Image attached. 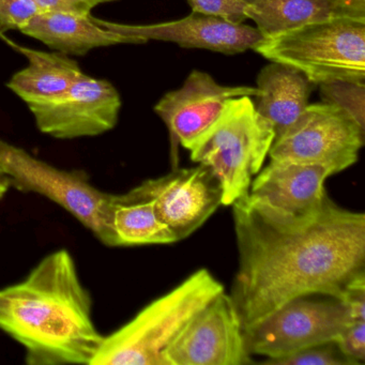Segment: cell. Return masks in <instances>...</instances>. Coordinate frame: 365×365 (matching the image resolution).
<instances>
[{"mask_svg":"<svg viewBox=\"0 0 365 365\" xmlns=\"http://www.w3.org/2000/svg\"><path fill=\"white\" fill-rule=\"evenodd\" d=\"M239 268L232 297L243 330L292 299H341L365 277V215L327 196L319 209L294 215L250 195L232 205Z\"/></svg>","mask_w":365,"mask_h":365,"instance_id":"obj_1","label":"cell"},{"mask_svg":"<svg viewBox=\"0 0 365 365\" xmlns=\"http://www.w3.org/2000/svg\"><path fill=\"white\" fill-rule=\"evenodd\" d=\"M68 250L48 254L23 281L0 288V330L29 365H91L104 336Z\"/></svg>","mask_w":365,"mask_h":365,"instance_id":"obj_2","label":"cell"},{"mask_svg":"<svg viewBox=\"0 0 365 365\" xmlns=\"http://www.w3.org/2000/svg\"><path fill=\"white\" fill-rule=\"evenodd\" d=\"M224 292L223 284L207 269L192 273L118 330L104 336L91 365H165L164 352Z\"/></svg>","mask_w":365,"mask_h":365,"instance_id":"obj_3","label":"cell"},{"mask_svg":"<svg viewBox=\"0 0 365 365\" xmlns=\"http://www.w3.org/2000/svg\"><path fill=\"white\" fill-rule=\"evenodd\" d=\"M275 138L268 120L256 110L251 97L228 100L215 123L191 145L190 158L208 166L222 187V205L232 206L249 195Z\"/></svg>","mask_w":365,"mask_h":365,"instance_id":"obj_4","label":"cell"},{"mask_svg":"<svg viewBox=\"0 0 365 365\" xmlns=\"http://www.w3.org/2000/svg\"><path fill=\"white\" fill-rule=\"evenodd\" d=\"M270 61L294 68L315 85L333 81L365 84V22L331 19L304 25L253 48Z\"/></svg>","mask_w":365,"mask_h":365,"instance_id":"obj_5","label":"cell"},{"mask_svg":"<svg viewBox=\"0 0 365 365\" xmlns=\"http://www.w3.org/2000/svg\"><path fill=\"white\" fill-rule=\"evenodd\" d=\"M0 172L11 187L44 196L78 220L102 245L115 247L110 226L114 194L98 189L82 170L56 168L24 148L0 140Z\"/></svg>","mask_w":365,"mask_h":365,"instance_id":"obj_6","label":"cell"},{"mask_svg":"<svg viewBox=\"0 0 365 365\" xmlns=\"http://www.w3.org/2000/svg\"><path fill=\"white\" fill-rule=\"evenodd\" d=\"M351 320L341 299L304 294L288 301L243 333L250 354L266 356L264 364L311 346L335 341Z\"/></svg>","mask_w":365,"mask_h":365,"instance_id":"obj_7","label":"cell"},{"mask_svg":"<svg viewBox=\"0 0 365 365\" xmlns=\"http://www.w3.org/2000/svg\"><path fill=\"white\" fill-rule=\"evenodd\" d=\"M364 136L365 129L337 106L309 104L294 125L273 140L268 155L271 160L318 164L335 175L358 161Z\"/></svg>","mask_w":365,"mask_h":365,"instance_id":"obj_8","label":"cell"},{"mask_svg":"<svg viewBox=\"0 0 365 365\" xmlns=\"http://www.w3.org/2000/svg\"><path fill=\"white\" fill-rule=\"evenodd\" d=\"M41 133L57 140L93 138L116 127L121 108L117 89L83 76L58 97L27 104Z\"/></svg>","mask_w":365,"mask_h":365,"instance_id":"obj_9","label":"cell"},{"mask_svg":"<svg viewBox=\"0 0 365 365\" xmlns=\"http://www.w3.org/2000/svg\"><path fill=\"white\" fill-rule=\"evenodd\" d=\"M165 365L253 364L240 316L225 292L211 301L164 352Z\"/></svg>","mask_w":365,"mask_h":365,"instance_id":"obj_10","label":"cell"},{"mask_svg":"<svg viewBox=\"0 0 365 365\" xmlns=\"http://www.w3.org/2000/svg\"><path fill=\"white\" fill-rule=\"evenodd\" d=\"M150 198L155 213L177 241L187 238L222 206V187L208 166L174 168L172 173L148 179L134 187Z\"/></svg>","mask_w":365,"mask_h":365,"instance_id":"obj_11","label":"cell"},{"mask_svg":"<svg viewBox=\"0 0 365 365\" xmlns=\"http://www.w3.org/2000/svg\"><path fill=\"white\" fill-rule=\"evenodd\" d=\"M258 95L257 87L223 86L208 73L193 70L181 88L166 93L155 106V112L170 131L174 168L178 163V144L189 149L215 123L228 100Z\"/></svg>","mask_w":365,"mask_h":365,"instance_id":"obj_12","label":"cell"},{"mask_svg":"<svg viewBox=\"0 0 365 365\" xmlns=\"http://www.w3.org/2000/svg\"><path fill=\"white\" fill-rule=\"evenodd\" d=\"M104 29L129 37L174 42L182 48H204L225 55L253 50L264 39L257 29L217 16L192 14L182 20L153 25H125L95 18Z\"/></svg>","mask_w":365,"mask_h":365,"instance_id":"obj_13","label":"cell"},{"mask_svg":"<svg viewBox=\"0 0 365 365\" xmlns=\"http://www.w3.org/2000/svg\"><path fill=\"white\" fill-rule=\"evenodd\" d=\"M330 176L332 172L318 164L270 159L252 181L249 195L290 215H309L328 196L324 182Z\"/></svg>","mask_w":365,"mask_h":365,"instance_id":"obj_14","label":"cell"},{"mask_svg":"<svg viewBox=\"0 0 365 365\" xmlns=\"http://www.w3.org/2000/svg\"><path fill=\"white\" fill-rule=\"evenodd\" d=\"M21 31L68 56H84L93 48L117 44L147 43L140 38L121 35L100 26L91 14L40 12Z\"/></svg>","mask_w":365,"mask_h":365,"instance_id":"obj_15","label":"cell"},{"mask_svg":"<svg viewBox=\"0 0 365 365\" xmlns=\"http://www.w3.org/2000/svg\"><path fill=\"white\" fill-rule=\"evenodd\" d=\"M315 86L298 70L282 63H271L260 70L255 108L272 125L275 138L283 135L302 114Z\"/></svg>","mask_w":365,"mask_h":365,"instance_id":"obj_16","label":"cell"},{"mask_svg":"<svg viewBox=\"0 0 365 365\" xmlns=\"http://www.w3.org/2000/svg\"><path fill=\"white\" fill-rule=\"evenodd\" d=\"M11 46L26 57L29 66L16 72L7 86L26 104L58 97L84 76L80 65L63 53Z\"/></svg>","mask_w":365,"mask_h":365,"instance_id":"obj_17","label":"cell"},{"mask_svg":"<svg viewBox=\"0 0 365 365\" xmlns=\"http://www.w3.org/2000/svg\"><path fill=\"white\" fill-rule=\"evenodd\" d=\"M110 226L115 247L177 242L172 230L158 217L153 200L135 189L114 194Z\"/></svg>","mask_w":365,"mask_h":365,"instance_id":"obj_18","label":"cell"},{"mask_svg":"<svg viewBox=\"0 0 365 365\" xmlns=\"http://www.w3.org/2000/svg\"><path fill=\"white\" fill-rule=\"evenodd\" d=\"M245 16L264 38L331 19H345L341 0H247Z\"/></svg>","mask_w":365,"mask_h":365,"instance_id":"obj_19","label":"cell"},{"mask_svg":"<svg viewBox=\"0 0 365 365\" xmlns=\"http://www.w3.org/2000/svg\"><path fill=\"white\" fill-rule=\"evenodd\" d=\"M322 102L337 106L365 129V84L333 81L319 84Z\"/></svg>","mask_w":365,"mask_h":365,"instance_id":"obj_20","label":"cell"},{"mask_svg":"<svg viewBox=\"0 0 365 365\" xmlns=\"http://www.w3.org/2000/svg\"><path fill=\"white\" fill-rule=\"evenodd\" d=\"M269 365H359L343 354L336 341H330L299 350L277 360L268 361Z\"/></svg>","mask_w":365,"mask_h":365,"instance_id":"obj_21","label":"cell"},{"mask_svg":"<svg viewBox=\"0 0 365 365\" xmlns=\"http://www.w3.org/2000/svg\"><path fill=\"white\" fill-rule=\"evenodd\" d=\"M39 14L33 0H0V36L10 31H21Z\"/></svg>","mask_w":365,"mask_h":365,"instance_id":"obj_22","label":"cell"},{"mask_svg":"<svg viewBox=\"0 0 365 365\" xmlns=\"http://www.w3.org/2000/svg\"><path fill=\"white\" fill-rule=\"evenodd\" d=\"M193 14L217 16L235 24L247 20V0H187Z\"/></svg>","mask_w":365,"mask_h":365,"instance_id":"obj_23","label":"cell"},{"mask_svg":"<svg viewBox=\"0 0 365 365\" xmlns=\"http://www.w3.org/2000/svg\"><path fill=\"white\" fill-rule=\"evenodd\" d=\"M341 351L358 363L365 362V319H354L344 328L335 339Z\"/></svg>","mask_w":365,"mask_h":365,"instance_id":"obj_24","label":"cell"},{"mask_svg":"<svg viewBox=\"0 0 365 365\" xmlns=\"http://www.w3.org/2000/svg\"><path fill=\"white\" fill-rule=\"evenodd\" d=\"M40 12H61V14L89 16L91 10L101 4L115 0H33Z\"/></svg>","mask_w":365,"mask_h":365,"instance_id":"obj_25","label":"cell"},{"mask_svg":"<svg viewBox=\"0 0 365 365\" xmlns=\"http://www.w3.org/2000/svg\"><path fill=\"white\" fill-rule=\"evenodd\" d=\"M341 300L347 305L351 319H365V277L352 282L345 292Z\"/></svg>","mask_w":365,"mask_h":365,"instance_id":"obj_26","label":"cell"},{"mask_svg":"<svg viewBox=\"0 0 365 365\" xmlns=\"http://www.w3.org/2000/svg\"><path fill=\"white\" fill-rule=\"evenodd\" d=\"M344 18L365 22V0H341Z\"/></svg>","mask_w":365,"mask_h":365,"instance_id":"obj_27","label":"cell"},{"mask_svg":"<svg viewBox=\"0 0 365 365\" xmlns=\"http://www.w3.org/2000/svg\"><path fill=\"white\" fill-rule=\"evenodd\" d=\"M10 187H11L10 181L8 180L7 177H6L3 173L0 172V200L5 197Z\"/></svg>","mask_w":365,"mask_h":365,"instance_id":"obj_28","label":"cell"},{"mask_svg":"<svg viewBox=\"0 0 365 365\" xmlns=\"http://www.w3.org/2000/svg\"><path fill=\"white\" fill-rule=\"evenodd\" d=\"M115 1H116V0H115Z\"/></svg>","mask_w":365,"mask_h":365,"instance_id":"obj_29","label":"cell"}]
</instances>
